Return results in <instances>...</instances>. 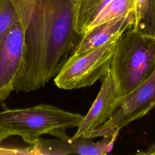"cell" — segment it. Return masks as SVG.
Returning <instances> with one entry per match:
<instances>
[{"mask_svg": "<svg viewBox=\"0 0 155 155\" xmlns=\"http://www.w3.org/2000/svg\"><path fill=\"white\" fill-rule=\"evenodd\" d=\"M98 94L87 114L84 116L73 139L87 136L108 120L116 111L119 96L110 70L102 79Z\"/></svg>", "mask_w": 155, "mask_h": 155, "instance_id": "7", "label": "cell"}, {"mask_svg": "<svg viewBox=\"0 0 155 155\" xmlns=\"http://www.w3.org/2000/svg\"><path fill=\"white\" fill-rule=\"evenodd\" d=\"M25 52L13 91L39 89L54 77L78 45L72 0H16Z\"/></svg>", "mask_w": 155, "mask_h": 155, "instance_id": "1", "label": "cell"}, {"mask_svg": "<svg viewBox=\"0 0 155 155\" xmlns=\"http://www.w3.org/2000/svg\"><path fill=\"white\" fill-rule=\"evenodd\" d=\"M133 1V0H111L93 19L87 27L85 33L94 27L131 13Z\"/></svg>", "mask_w": 155, "mask_h": 155, "instance_id": "12", "label": "cell"}, {"mask_svg": "<svg viewBox=\"0 0 155 155\" xmlns=\"http://www.w3.org/2000/svg\"><path fill=\"white\" fill-rule=\"evenodd\" d=\"M70 140H65L59 138L44 139L39 138L30 147L25 148V154H49L67 155L73 154Z\"/></svg>", "mask_w": 155, "mask_h": 155, "instance_id": "11", "label": "cell"}, {"mask_svg": "<svg viewBox=\"0 0 155 155\" xmlns=\"http://www.w3.org/2000/svg\"><path fill=\"white\" fill-rule=\"evenodd\" d=\"M141 153L146 154H155V143L150 147V148L147 151V152H142Z\"/></svg>", "mask_w": 155, "mask_h": 155, "instance_id": "15", "label": "cell"}, {"mask_svg": "<svg viewBox=\"0 0 155 155\" xmlns=\"http://www.w3.org/2000/svg\"><path fill=\"white\" fill-rule=\"evenodd\" d=\"M119 131H116L110 136L102 137L98 142L87 140V138L80 137L76 139L70 138L73 154L82 155H105L109 153L113 148L114 143Z\"/></svg>", "mask_w": 155, "mask_h": 155, "instance_id": "10", "label": "cell"}, {"mask_svg": "<svg viewBox=\"0 0 155 155\" xmlns=\"http://www.w3.org/2000/svg\"><path fill=\"white\" fill-rule=\"evenodd\" d=\"M153 2H154V7H155V0H153Z\"/></svg>", "mask_w": 155, "mask_h": 155, "instance_id": "16", "label": "cell"}, {"mask_svg": "<svg viewBox=\"0 0 155 155\" xmlns=\"http://www.w3.org/2000/svg\"><path fill=\"white\" fill-rule=\"evenodd\" d=\"M84 118L72 113L48 104L21 109H6L0 111V128L11 136L17 135L33 145L44 134L68 140L71 137L66 130L78 127Z\"/></svg>", "mask_w": 155, "mask_h": 155, "instance_id": "2", "label": "cell"}, {"mask_svg": "<svg viewBox=\"0 0 155 155\" xmlns=\"http://www.w3.org/2000/svg\"><path fill=\"white\" fill-rule=\"evenodd\" d=\"M25 52V30L19 19L0 42V104L13 91Z\"/></svg>", "mask_w": 155, "mask_h": 155, "instance_id": "6", "label": "cell"}, {"mask_svg": "<svg viewBox=\"0 0 155 155\" xmlns=\"http://www.w3.org/2000/svg\"><path fill=\"white\" fill-rule=\"evenodd\" d=\"M111 0H72L76 29L82 36L97 15Z\"/></svg>", "mask_w": 155, "mask_h": 155, "instance_id": "9", "label": "cell"}, {"mask_svg": "<svg viewBox=\"0 0 155 155\" xmlns=\"http://www.w3.org/2000/svg\"><path fill=\"white\" fill-rule=\"evenodd\" d=\"M19 19L16 0H0V42L10 27Z\"/></svg>", "mask_w": 155, "mask_h": 155, "instance_id": "13", "label": "cell"}, {"mask_svg": "<svg viewBox=\"0 0 155 155\" xmlns=\"http://www.w3.org/2000/svg\"><path fill=\"white\" fill-rule=\"evenodd\" d=\"M155 107V70L142 83L121 97L112 117L86 138L110 136L130 122L142 117Z\"/></svg>", "mask_w": 155, "mask_h": 155, "instance_id": "5", "label": "cell"}, {"mask_svg": "<svg viewBox=\"0 0 155 155\" xmlns=\"http://www.w3.org/2000/svg\"><path fill=\"white\" fill-rule=\"evenodd\" d=\"M155 70V36L132 29L119 38L110 67L118 93L128 94Z\"/></svg>", "mask_w": 155, "mask_h": 155, "instance_id": "3", "label": "cell"}, {"mask_svg": "<svg viewBox=\"0 0 155 155\" xmlns=\"http://www.w3.org/2000/svg\"><path fill=\"white\" fill-rule=\"evenodd\" d=\"M11 135L0 128V154H9L11 153V149L9 147L3 145V142Z\"/></svg>", "mask_w": 155, "mask_h": 155, "instance_id": "14", "label": "cell"}, {"mask_svg": "<svg viewBox=\"0 0 155 155\" xmlns=\"http://www.w3.org/2000/svg\"><path fill=\"white\" fill-rule=\"evenodd\" d=\"M132 27L131 13L94 27L82 35L70 56H78L99 48L120 36Z\"/></svg>", "mask_w": 155, "mask_h": 155, "instance_id": "8", "label": "cell"}, {"mask_svg": "<svg viewBox=\"0 0 155 155\" xmlns=\"http://www.w3.org/2000/svg\"><path fill=\"white\" fill-rule=\"evenodd\" d=\"M119 37L84 54L70 56L55 76V85L73 90L91 86L101 79L110 70Z\"/></svg>", "mask_w": 155, "mask_h": 155, "instance_id": "4", "label": "cell"}]
</instances>
